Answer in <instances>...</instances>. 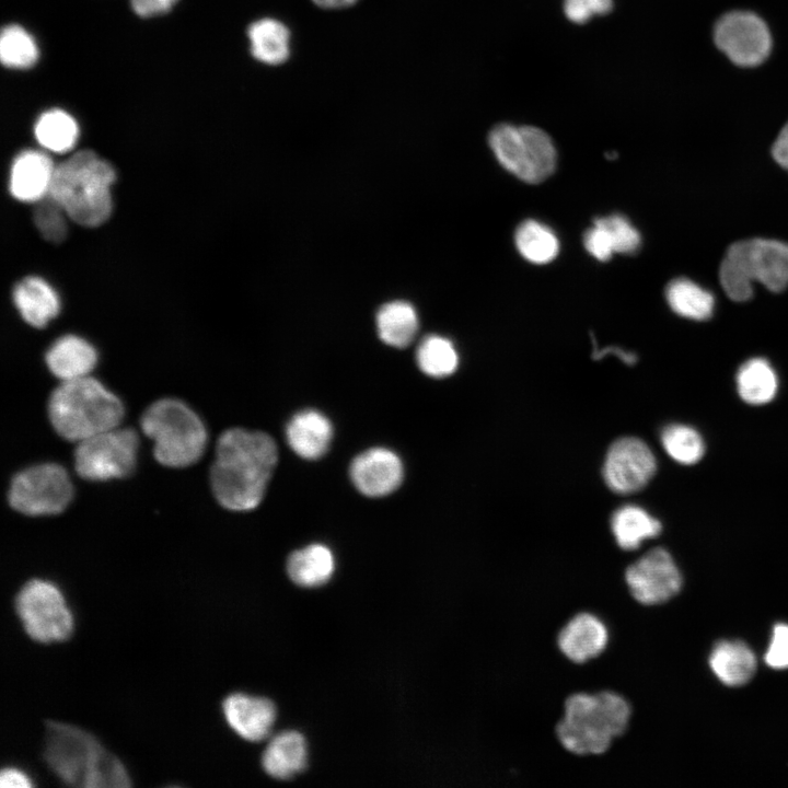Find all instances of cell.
Instances as JSON below:
<instances>
[{"label":"cell","instance_id":"9c48e42d","mask_svg":"<svg viewBox=\"0 0 788 788\" xmlns=\"http://www.w3.org/2000/svg\"><path fill=\"white\" fill-rule=\"evenodd\" d=\"M14 607L25 633L35 641H62L72 633V614L60 590L50 581L28 580L15 595Z\"/></svg>","mask_w":788,"mask_h":788},{"label":"cell","instance_id":"b9f144b4","mask_svg":"<svg viewBox=\"0 0 788 788\" xmlns=\"http://www.w3.org/2000/svg\"><path fill=\"white\" fill-rule=\"evenodd\" d=\"M774 160L788 171V121L780 129L772 147Z\"/></svg>","mask_w":788,"mask_h":788},{"label":"cell","instance_id":"836d02e7","mask_svg":"<svg viewBox=\"0 0 788 788\" xmlns=\"http://www.w3.org/2000/svg\"><path fill=\"white\" fill-rule=\"evenodd\" d=\"M38 48L34 37L22 26H5L0 37L1 62L8 68L27 69L38 59Z\"/></svg>","mask_w":788,"mask_h":788},{"label":"cell","instance_id":"ab89813d","mask_svg":"<svg viewBox=\"0 0 788 788\" xmlns=\"http://www.w3.org/2000/svg\"><path fill=\"white\" fill-rule=\"evenodd\" d=\"M177 0H130L134 11L140 16L165 13Z\"/></svg>","mask_w":788,"mask_h":788},{"label":"cell","instance_id":"ba28073f","mask_svg":"<svg viewBox=\"0 0 788 788\" xmlns=\"http://www.w3.org/2000/svg\"><path fill=\"white\" fill-rule=\"evenodd\" d=\"M488 141L499 163L526 183L543 182L556 167L555 146L537 127L499 124L490 130Z\"/></svg>","mask_w":788,"mask_h":788},{"label":"cell","instance_id":"4316f807","mask_svg":"<svg viewBox=\"0 0 788 788\" xmlns=\"http://www.w3.org/2000/svg\"><path fill=\"white\" fill-rule=\"evenodd\" d=\"M335 559L332 551L323 544H311L294 551L288 558L290 579L301 587H320L333 576Z\"/></svg>","mask_w":788,"mask_h":788},{"label":"cell","instance_id":"4fadbf2b","mask_svg":"<svg viewBox=\"0 0 788 788\" xmlns=\"http://www.w3.org/2000/svg\"><path fill=\"white\" fill-rule=\"evenodd\" d=\"M624 580L630 596L642 606H660L676 596L683 586L682 572L672 554L656 546L629 561Z\"/></svg>","mask_w":788,"mask_h":788},{"label":"cell","instance_id":"f546056e","mask_svg":"<svg viewBox=\"0 0 788 788\" xmlns=\"http://www.w3.org/2000/svg\"><path fill=\"white\" fill-rule=\"evenodd\" d=\"M35 137L43 148L62 153L71 150L79 137V127L67 112L54 108L43 113L35 124Z\"/></svg>","mask_w":788,"mask_h":788},{"label":"cell","instance_id":"d6a6232c","mask_svg":"<svg viewBox=\"0 0 788 788\" xmlns=\"http://www.w3.org/2000/svg\"><path fill=\"white\" fill-rule=\"evenodd\" d=\"M419 369L429 376L443 378L452 374L459 363L453 344L438 335L427 336L416 354Z\"/></svg>","mask_w":788,"mask_h":788},{"label":"cell","instance_id":"7bdbcfd3","mask_svg":"<svg viewBox=\"0 0 788 788\" xmlns=\"http://www.w3.org/2000/svg\"><path fill=\"white\" fill-rule=\"evenodd\" d=\"M316 5L323 9H344L351 7L358 0H312Z\"/></svg>","mask_w":788,"mask_h":788},{"label":"cell","instance_id":"7c38bea8","mask_svg":"<svg viewBox=\"0 0 788 788\" xmlns=\"http://www.w3.org/2000/svg\"><path fill=\"white\" fill-rule=\"evenodd\" d=\"M716 47L735 66L754 68L769 57L773 38L767 23L749 10L721 15L712 31Z\"/></svg>","mask_w":788,"mask_h":788},{"label":"cell","instance_id":"2e32d148","mask_svg":"<svg viewBox=\"0 0 788 788\" xmlns=\"http://www.w3.org/2000/svg\"><path fill=\"white\" fill-rule=\"evenodd\" d=\"M401 459L385 448H372L357 455L350 465V477L356 488L369 497L386 496L403 480Z\"/></svg>","mask_w":788,"mask_h":788},{"label":"cell","instance_id":"7a4b0ae2","mask_svg":"<svg viewBox=\"0 0 788 788\" xmlns=\"http://www.w3.org/2000/svg\"><path fill=\"white\" fill-rule=\"evenodd\" d=\"M631 717L630 703L615 691L576 692L565 700L556 737L573 755H602L627 732Z\"/></svg>","mask_w":788,"mask_h":788},{"label":"cell","instance_id":"ffe728a7","mask_svg":"<svg viewBox=\"0 0 788 788\" xmlns=\"http://www.w3.org/2000/svg\"><path fill=\"white\" fill-rule=\"evenodd\" d=\"M45 361L49 371L63 382L88 376L96 364L97 356L85 339L66 335L50 346Z\"/></svg>","mask_w":788,"mask_h":788},{"label":"cell","instance_id":"30bf717a","mask_svg":"<svg viewBox=\"0 0 788 788\" xmlns=\"http://www.w3.org/2000/svg\"><path fill=\"white\" fill-rule=\"evenodd\" d=\"M74 449V470L83 479L101 482L131 474L139 439L131 428H112L82 441Z\"/></svg>","mask_w":788,"mask_h":788},{"label":"cell","instance_id":"6da1fadb","mask_svg":"<svg viewBox=\"0 0 788 788\" xmlns=\"http://www.w3.org/2000/svg\"><path fill=\"white\" fill-rule=\"evenodd\" d=\"M278 461L275 440L262 431L231 428L218 438L210 486L225 509L247 511L264 498Z\"/></svg>","mask_w":788,"mask_h":788},{"label":"cell","instance_id":"52a82bcc","mask_svg":"<svg viewBox=\"0 0 788 788\" xmlns=\"http://www.w3.org/2000/svg\"><path fill=\"white\" fill-rule=\"evenodd\" d=\"M719 279L726 294L735 302L751 299L754 281L773 292L785 290L788 287V244L768 239L731 244L720 264Z\"/></svg>","mask_w":788,"mask_h":788},{"label":"cell","instance_id":"d4e9b609","mask_svg":"<svg viewBox=\"0 0 788 788\" xmlns=\"http://www.w3.org/2000/svg\"><path fill=\"white\" fill-rule=\"evenodd\" d=\"M735 389L745 404L762 406L776 397L779 389L778 374L766 358L753 357L737 370Z\"/></svg>","mask_w":788,"mask_h":788},{"label":"cell","instance_id":"60d3db41","mask_svg":"<svg viewBox=\"0 0 788 788\" xmlns=\"http://www.w3.org/2000/svg\"><path fill=\"white\" fill-rule=\"evenodd\" d=\"M32 785L30 777L19 768L5 767L0 772V786L2 788H30Z\"/></svg>","mask_w":788,"mask_h":788},{"label":"cell","instance_id":"484cf974","mask_svg":"<svg viewBox=\"0 0 788 788\" xmlns=\"http://www.w3.org/2000/svg\"><path fill=\"white\" fill-rule=\"evenodd\" d=\"M252 56L269 66L286 62L290 56V31L279 20L263 18L247 28Z\"/></svg>","mask_w":788,"mask_h":788},{"label":"cell","instance_id":"8d00e7d4","mask_svg":"<svg viewBox=\"0 0 788 788\" xmlns=\"http://www.w3.org/2000/svg\"><path fill=\"white\" fill-rule=\"evenodd\" d=\"M764 661L775 670L788 669V624L779 623L774 626Z\"/></svg>","mask_w":788,"mask_h":788},{"label":"cell","instance_id":"e575fe53","mask_svg":"<svg viewBox=\"0 0 788 788\" xmlns=\"http://www.w3.org/2000/svg\"><path fill=\"white\" fill-rule=\"evenodd\" d=\"M66 212L50 196L37 201L34 209V222L44 239L51 243H60L67 236Z\"/></svg>","mask_w":788,"mask_h":788},{"label":"cell","instance_id":"3957f363","mask_svg":"<svg viewBox=\"0 0 788 788\" xmlns=\"http://www.w3.org/2000/svg\"><path fill=\"white\" fill-rule=\"evenodd\" d=\"M43 757L49 769L69 786H130V778L121 762L94 735L72 725L46 721Z\"/></svg>","mask_w":788,"mask_h":788},{"label":"cell","instance_id":"1f68e13d","mask_svg":"<svg viewBox=\"0 0 788 788\" xmlns=\"http://www.w3.org/2000/svg\"><path fill=\"white\" fill-rule=\"evenodd\" d=\"M515 244L521 255L535 264L553 260L559 251V242L554 232L534 220H526L518 227Z\"/></svg>","mask_w":788,"mask_h":788},{"label":"cell","instance_id":"d6986e66","mask_svg":"<svg viewBox=\"0 0 788 788\" xmlns=\"http://www.w3.org/2000/svg\"><path fill=\"white\" fill-rule=\"evenodd\" d=\"M286 438L289 447L301 457L316 460L329 448L333 426L329 419L315 409L297 413L288 422Z\"/></svg>","mask_w":788,"mask_h":788},{"label":"cell","instance_id":"e0dca14e","mask_svg":"<svg viewBox=\"0 0 788 788\" xmlns=\"http://www.w3.org/2000/svg\"><path fill=\"white\" fill-rule=\"evenodd\" d=\"M222 710L229 726L252 742L265 739L276 719L271 700L242 693L229 695L222 703Z\"/></svg>","mask_w":788,"mask_h":788},{"label":"cell","instance_id":"f1b7e54d","mask_svg":"<svg viewBox=\"0 0 788 788\" xmlns=\"http://www.w3.org/2000/svg\"><path fill=\"white\" fill-rule=\"evenodd\" d=\"M376 328L383 343L404 348L413 341L417 334V313L407 302H389L378 311Z\"/></svg>","mask_w":788,"mask_h":788},{"label":"cell","instance_id":"8992f818","mask_svg":"<svg viewBox=\"0 0 788 788\" xmlns=\"http://www.w3.org/2000/svg\"><path fill=\"white\" fill-rule=\"evenodd\" d=\"M142 432L153 441L155 460L169 467L196 463L207 444V431L199 416L184 402L161 398L141 415Z\"/></svg>","mask_w":788,"mask_h":788},{"label":"cell","instance_id":"9a60e30c","mask_svg":"<svg viewBox=\"0 0 788 788\" xmlns=\"http://www.w3.org/2000/svg\"><path fill=\"white\" fill-rule=\"evenodd\" d=\"M610 638L609 626L602 617L590 611H580L560 627L556 646L568 661L581 665L603 654Z\"/></svg>","mask_w":788,"mask_h":788},{"label":"cell","instance_id":"603a6c76","mask_svg":"<svg viewBox=\"0 0 788 788\" xmlns=\"http://www.w3.org/2000/svg\"><path fill=\"white\" fill-rule=\"evenodd\" d=\"M306 761V742L297 731H283L275 735L262 756L265 772L277 779H289L302 772Z\"/></svg>","mask_w":788,"mask_h":788},{"label":"cell","instance_id":"d590c367","mask_svg":"<svg viewBox=\"0 0 788 788\" xmlns=\"http://www.w3.org/2000/svg\"><path fill=\"white\" fill-rule=\"evenodd\" d=\"M594 222L606 229L616 253L634 254L640 247L641 239L639 232L622 215L596 218Z\"/></svg>","mask_w":788,"mask_h":788},{"label":"cell","instance_id":"7402d4cb","mask_svg":"<svg viewBox=\"0 0 788 788\" xmlns=\"http://www.w3.org/2000/svg\"><path fill=\"white\" fill-rule=\"evenodd\" d=\"M662 531L661 522L644 508L626 505L611 519V532L619 551H638L646 541L656 538Z\"/></svg>","mask_w":788,"mask_h":788},{"label":"cell","instance_id":"ac0fdd59","mask_svg":"<svg viewBox=\"0 0 788 788\" xmlns=\"http://www.w3.org/2000/svg\"><path fill=\"white\" fill-rule=\"evenodd\" d=\"M55 166L43 152L26 150L14 160L10 192L19 200L38 201L48 195Z\"/></svg>","mask_w":788,"mask_h":788},{"label":"cell","instance_id":"f35d334b","mask_svg":"<svg viewBox=\"0 0 788 788\" xmlns=\"http://www.w3.org/2000/svg\"><path fill=\"white\" fill-rule=\"evenodd\" d=\"M586 250L596 259L605 262L615 253L611 236L606 229L594 222L583 237Z\"/></svg>","mask_w":788,"mask_h":788},{"label":"cell","instance_id":"5b68a950","mask_svg":"<svg viewBox=\"0 0 788 788\" xmlns=\"http://www.w3.org/2000/svg\"><path fill=\"white\" fill-rule=\"evenodd\" d=\"M47 414L61 438L79 442L118 427L124 407L114 393L88 375L61 382L49 396Z\"/></svg>","mask_w":788,"mask_h":788},{"label":"cell","instance_id":"83f0119b","mask_svg":"<svg viewBox=\"0 0 788 788\" xmlns=\"http://www.w3.org/2000/svg\"><path fill=\"white\" fill-rule=\"evenodd\" d=\"M665 299L674 313L693 321L710 318L715 309L714 296L693 280L683 277L673 279L667 286Z\"/></svg>","mask_w":788,"mask_h":788},{"label":"cell","instance_id":"74e56055","mask_svg":"<svg viewBox=\"0 0 788 788\" xmlns=\"http://www.w3.org/2000/svg\"><path fill=\"white\" fill-rule=\"evenodd\" d=\"M613 8V0H564V12L573 23H584L593 15L605 14Z\"/></svg>","mask_w":788,"mask_h":788},{"label":"cell","instance_id":"5bb4252c","mask_svg":"<svg viewBox=\"0 0 788 788\" xmlns=\"http://www.w3.org/2000/svg\"><path fill=\"white\" fill-rule=\"evenodd\" d=\"M657 471V460L650 447L639 438L625 437L609 449L603 476L611 490L631 494L642 489Z\"/></svg>","mask_w":788,"mask_h":788},{"label":"cell","instance_id":"8fae6325","mask_svg":"<svg viewBox=\"0 0 788 788\" xmlns=\"http://www.w3.org/2000/svg\"><path fill=\"white\" fill-rule=\"evenodd\" d=\"M67 471L57 463H40L16 473L9 487L12 509L31 517L62 512L72 498Z\"/></svg>","mask_w":788,"mask_h":788},{"label":"cell","instance_id":"4dcf8cb0","mask_svg":"<svg viewBox=\"0 0 788 788\" xmlns=\"http://www.w3.org/2000/svg\"><path fill=\"white\" fill-rule=\"evenodd\" d=\"M660 441L665 453L676 463L694 465L698 463L706 451L702 433L686 424H670L660 434Z\"/></svg>","mask_w":788,"mask_h":788},{"label":"cell","instance_id":"44dd1931","mask_svg":"<svg viewBox=\"0 0 788 788\" xmlns=\"http://www.w3.org/2000/svg\"><path fill=\"white\" fill-rule=\"evenodd\" d=\"M709 667L722 684L738 687L754 676L757 662L754 652L744 642L722 640L712 648Z\"/></svg>","mask_w":788,"mask_h":788},{"label":"cell","instance_id":"cb8c5ba5","mask_svg":"<svg viewBox=\"0 0 788 788\" xmlns=\"http://www.w3.org/2000/svg\"><path fill=\"white\" fill-rule=\"evenodd\" d=\"M14 303L26 323L43 328L59 312V300L54 289L38 277H26L13 292Z\"/></svg>","mask_w":788,"mask_h":788},{"label":"cell","instance_id":"277c9868","mask_svg":"<svg viewBox=\"0 0 788 788\" xmlns=\"http://www.w3.org/2000/svg\"><path fill=\"white\" fill-rule=\"evenodd\" d=\"M114 167L92 150H81L55 166L48 196L67 217L83 227H97L112 213Z\"/></svg>","mask_w":788,"mask_h":788}]
</instances>
